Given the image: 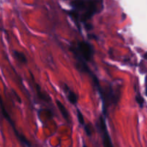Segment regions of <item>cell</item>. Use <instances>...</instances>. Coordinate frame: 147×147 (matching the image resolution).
<instances>
[{"instance_id":"10","label":"cell","mask_w":147,"mask_h":147,"mask_svg":"<svg viewBox=\"0 0 147 147\" xmlns=\"http://www.w3.org/2000/svg\"><path fill=\"white\" fill-rule=\"evenodd\" d=\"M84 130L86 131V134H87L88 136H92V130L90 129V124L84 125Z\"/></svg>"},{"instance_id":"12","label":"cell","mask_w":147,"mask_h":147,"mask_svg":"<svg viewBox=\"0 0 147 147\" xmlns=\"http://www.w3.org/2000/svg\"><path fill=\"white\" fill-rule=\"evenodd\" d=\"M88 38L89 40H97V37H96V34H93V33H88Z\"/></svg>"},{"instance_id":"8","label":"cell","mask_w":147,"mask_h":147,"mask_svg":"<svg viewBox=\"0 0 147 147\" xmlns=\"http://www.w3.org/2000/svg\"><path fill=\"white\" fill-rule=\"evenodd\" d=\"M135 99H136V103L139 104V107H140L141 109H143L144 106L145 100H144V98L142 97V94H141V93H139V91H138L137 93L136 94V96H135Z\"/></svg>"},{"instance_id":"7","label":"cell","mask_w":147,"mask_h":147,"mask_svg":"<svg viewBox=\"0 0 147 147\" xmlns=\"http://www.w3.org/2000/svg\"><path fill=\"white\" fill-rule=\"evenodd\" d=\"M13 55H14V58L22 64H26L27 63V57L22 52L18 51V50H13Z\"/></svg>"},{"instance_id":"2","label":"cell","mask_w":147,"mask_h":147,"mask_svg":"<svg viewBox=\"0 0 147 147\" xmlns=\"http://www.w3.org/2000/svg\"><path fill=\"white\" fill-rule=\"evenodd\" d=\"M70 50L73 54L76 60H81L86 63L91 62L96 53L94 47L85 40L72 43L70 45Z\"/></svg>"},{"instance_id":"6","label":"cell","mask_w":147,"mask_h":147,"mask_svg":"<svg viewBox=\"0 0 147 147\" xmlns=\"http://www.w3.org/2000/svg\"><path fill=\"white\" fill-rule=\"evenodd\" d=\"M56 105H57L59 111H60V113H61L62 116L64 118L65 120L67 123H70V115H69V113L68 111H67V109H66L65 106L59 100H56Z\"/></svg>"},{"instance_id":"11","label":"cell","mask_w":147,"mask_h":147,"mask_svg":"<svg viewBox=\"0 0 147 147\" xmlns=\"http://www.w3.org/2000/svg\"><path fill=\"white\" fill-rule=\"evenodd\" d=\"M84 28L86 29L88 31H90V30H92L93 29V26L91 23L90 22H86L84 23Z\"/></svg>"},{"instance_id":"5","label":"cell","mask_w":147,"mask_h":147,"mask_svg":"<svg viewBox=\"0 0 147 147\" xmlns=\"http://www.w3.org/2000/svg\"><path fill=\"white\" fill-rule=\"evenodd\" d=\"M33 81H34V87H35L36 91H37V96H38L39 98H40V100H43V101H45L47 102V103H50V101L51 100L50 96H49L45 92H43L42 90L41 87H40V85L37 84V83L34 82V78H33Z\"/></svg>"},{"instance_id":"4","label":"cell","mask_w":147,"mask_h":147,"mask_svg":"<svg viewBox=\"0 0 147 147\" xmlns=\"http://www.w3.org/2000/svg\"><path fill=\"white\" fill-rule=\"evenodd\" d=\"M63 89H64L65 92L67 94V98L68 101L73 105L77 104L78 100V95L73 90H70V88L68 87V86L67 84H64Z\"/></svg>"},{"instance_id":"13","label":"cell","mask_w":147,"mask_h":147,"mask_svg":"<svg viewBox=\"0 0 147 147\" xmlns=\"http://www.w3.org/2000/svg\"><path fill=\"white\" fill-rule=\"evenodd\" d=\"M83 147H88L87 146H86V144H83Z\"/></svg>"},{"instance_id":"9","label":"cell","mask_w":147,"mask_h":147,"mask_svg":"<svg viewBox=\"0 0 147 147\" xmlns=\"http://www.w3.org/2000/svg\"><path fill=\"white\" fill-rule=\"evenodd\" d=\"M77 117H78V121L79 123H80L81 126H84L85 125V120H84V116L82 113V112L80 111V109H77Z\"/></svg>"},{"instance_id":"1","label":"cell","mask_w":147,"mask_h":147,"mask_svg":"<svg viewBox=\"0 0 147 147\" xmlns=\"http://www.w3.org/2000/svg\"><path fill=\"white\" fill-rule=\"evenodd\" d=\"M72 9L79 14L80 23H86L95 14L103 9V0H73L70 2Z\"/></svg>"},{"instance_id":"3","label":"cell","mask_w":147,"mask_h":147,"mask_svg":"<svg viewBox=\"0 0 147 147\" xmlns=\"http://www.w3.org/2000/svg\"><path fill=\"white\" fill-rule=\"evenodd\" d=\"M0 109H1L3 116H4V117L5 118L7 121H8V122L10 123V125L11 126V127L13 128V130H14V133H15L17 137L18 138L20 141H21L22 143L24 144H25L27 146L31 147V144L30 143V142H29V141L27 140V139H26L24 136H22V134H20L18 133V131H17V129H16L15 125H14V121L11 120V116H10V115L9 114L8 112H7V110H6L5 106H4V102H3L2 98L1 97V96H0Z\"/></svg>"}]
</instances>
